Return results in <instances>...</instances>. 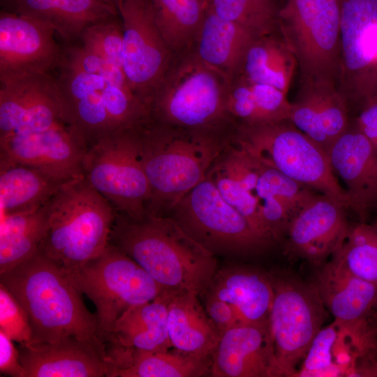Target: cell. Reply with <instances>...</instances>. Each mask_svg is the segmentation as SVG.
<instances>
[{"mask_svg": "<svg viewBox=\"0 0 377 377\" xmlns=\"http://www.w3.org/2000/svg\"><path fill=\"white\" fill-rule=\"evenodd\" d=\"M151 198L147 214L165 215L202 182L235 139L236 126L188 130L148 119L137 126Z\"/></svg>", "mask_w": 377, "mask_h": 377, "instance_id": "obj_1", "label": "cell"}, {"mask_svg": "<svg viewBox=\"0 0 377 377\" xmlns=\"http://www.w3.org/2000/svg\"><path fill=\"white\" fill-rule=\"evenodd\" d=\"M109 243L170 292L202 296L218 270L216 255L169 215L147 214L133 219L116 212Z\"/></svg>", "mask_w": 377, "mask_h": 377, "instance_id": "obj_2", "label": "cell"}, {"mask_svg": "<svg viewBox=\"0 0 377 377\" xmlns=\"http://www.w3.org/2000/svg\"><path fill=\"white\" fill-rule=\"evenodd\" d=\"M3 284L27 312L32 330L31 343H50L74 337L105 350L98 337L95 313L66 274L38 251L0 273Z\"/></svg>", "mask_w": 377, "mask_h": 377, "instance_id": "obj_3", "label": "cell"}, {"mask_svg": "<svg viewBox=\"0 0 377 377\" xmlns=\"http://www.w3.org/2000/svg\"><path fill=\"white\" fill-rule=\"evenodd\" d=\"M115 215L84 176L75 179L48 202V226L38 251L64 272L75 269L105 249Z\"/></svg>", "mask_w": 377, "mask_h": 377, "instance_id": "obj_4", "label": "cell"}, {"mask_svg": "<svg viewBox=\"0 0 377 377\" xmlns=\"http://www.w3.org/2000/svg\"><path fill=\"white\" fill-rule=\"evenodd\" d=\"M229 84L192 50L176 55L151 98L149 119L188 130L234 126L227 110Z\"/></svg>", "mask_w": 377, "mask_h": 377, "instance_id": "obj_5", "label": "cell"}, {"mask_svg": "<svg viewBox=\"0 0 377 377\" xmlns=\"http://www.w3.org/2000/svg\"><path fill=\"white\" fill-rule=\"evenodd\" d=\"M235 141L264 164L348 209L327 152L289 119L237 124Z\"/></svg>", "mask_w": 377, "mask_h": 377, "instance_id": "obj_6", "label": "cell"}, {"mask_svg": "<svg viewBox=\"0 0 377 377\" xmlns=\"http://www.w3.org/2000/svg\"><path fill=\"white\" fill-rule=\"evenodd\" d=\"M341 0H288L279 9V29L294 54L300 82L339 88Z\"/></svg>", "mask_w": 377, "mask_h": 377, "instance_id": "obj_7", "label": "cell"}, {"mask_svg": "<svg viewBox=\"0 0 377 377\" xmlns=\"http://www.w3.org/2000/svg\"><path fill=\"white\" fill-rule=\"evenodd\" d=\"M66 274L94 303L98 335L105 344L126 310L154 300L163 290L138 263L110 243L99 256Z\"/></svg>", "mask_w": 377, "mask_h": 377, "instance_id": "obj_8", "label": "cell"}, {"mask_svg": "<svg viewBox=\"0 0 377 377\" xmlns=\"http://www.w3.org/2000/svg\"><path fill=\"white\" fill-rule=\"evenodd\" d=\"M273 289L269 322L279 377H295L329 311L311 283L286 269L268 272Z\"/></svg>", "mask_w": 377, "mask_h": 377, "instance_id": "obj_9", "label": "cell"}, {"mask_svg": "<svg viewBox=\"0 0 377 377\" xmlns=\"http://www.w3.org/2000/svg\"><path fill=\"white\" fill-rule=\"evenodd\" d=\"M82 167L85 179L116 212L133 219L147 215L151 191L140 158L137 126L91 144Z\"/></svg>", "mask_w": 377, "mask_h": 377, "instance_id": "obj_10", "label": "cell"}, {"mask_svg": "<svg viewBox=\"0 0 377 377\" xmlns=\"http://www.w3.org/2000/svg\"><path fill=\"white\" fill-rule=\"evenodd\" d=\"M166 215L215 255L249 256L272 246L223 198L208 175Z\"/></svg>", "mask_w": 377, "mask_h": 377, "instance_id": "obj_11", "label": "cell"}, {"mask_svg": "<svg viewBox=\"0 0 377 377\" xmlns=\"http://www.w3.org/2000/svg\"><path fill=\"white\" fill-rule=\"evenodd\" d=\"M339 90L350 113L377 96V0H341Z\"/></svg>", "mask_w": 377, "mask_h": 377, "instance_id": "obj_12", "label": "cell"}, {"mask_svg": "<svg viewBox=\"0 0 377 377\" xmlns=\"http://www.w3.org/2000/svg\"><path fill=\"white\" fill-rule=\"evenodd\" d=\"M124 71L135 96L149 108L175 55L157 25L151 0H123Z\"/></svg>", "mask_w": 377, "mask_h": 377, "instance_id": "obj_13", "label": "cell"}, {"mask_svg": "<svg viewBox=\"0 0 377 377\" xmlns=\"http://www.w3.org/2000/svg\"><path fill=\"white\" fill-rule=\"evenodd\" d=\"M61 124H67L62 96L52 73L0 82V139L43 131Z\"/></svg>", "mask_w": 377, "mask_h": 377, "instance_id": "obj_14", "label": "cell"}, {"mask_svg": "<svg viewBox=\"0 0 377 377\" xmlns=\"http://www.w3.org/2000/svg\"><path fill=\"white\" fill-rule=\"evenodd\" d=\"M55 35L42 22L1 10L0 82L58 69L63 47Z\"/></svg>", "mask_w": 377, "mask_h": 377, "instance_id": "obj_15", "label": "cell"}, {"mask_svg": "<svg viewBox=\"0 0 377 377\" xmlns=\"http://www.w3.org/2000/svg\"><path fill=\"white\" fill-rule=\"evenodd\" d=\"M83 138L71 126L0 139V161L34 167L60 180L84 177L83 159L87 150Z\"/></svg>", "mask_w": 377, "mask_h": 377, "instance_id": "obj_16", "label": "cell"}, {"mask_svg": "<svg viewBox=\"0 0 377 377\" xmlns=\"http://www.w3.org/2000/svg\"><path fill=\"white\" fill-rule=\"evenodd\" d=\"M342 203L317 193L292 219L284 240L286 254L315 267L324 264L342 245L349 230Z\"/></svg>", "mask_w": 377, "mask_h": 377, "instance_id": "obj_17", "label": "cell"}, {"mask_svg": "<svg viewBox=\"0 0 377 377\" xmlns=\"http://www.w3.org/2000/svg\"><path fill=\"white\" fill-rule=\"evenodd\" d=\"M332 168L344 184L350 209L367 221L377 208V147L351 122L327 151Z\"/></svg>", "mask_w": 377, "mask_h": 377, "instance_id": "obj_18", "label": "cell"}, {"mask_svg": "<svg viewBox=\"0 0 377 377\" xmlns=\"http://www.w3.org/2000/svg\"><path fill=\"white\" fill-rule=\"evenodd\" d=\"M214 377H279L269 320L226 331L211 357Z\"/></svg>", "mask_w": 377, "mask_h": 377, "instance_id": "obj_19", "label": "cell"}, {"mask_svg": "<svg viewBox=\"0 0 377 377\" xmlns=\"http://www.w3.org/2000/svg\"><path fill=\"white\" fill-rule=\"evenodd\" d=\"M17 348L24 377L106 376L105 350L74 337Z\"/></svg>", "mask_w": 377, "mask_h": 377, "instance_id": "obj_20", "label": "cell"}, {"mask_svg": "<svg viewBox=\"0 0 377 377\" xmlns=\"http://www.w3.org/2000/svg\"><path fill=\"white\" fill-rule=\"evenodd\" d=\"M288 119L326 152L351 123L348 105L339 88L317 82H300Z\"/></svg>", "mask_w": 377, "mask_h": 377, "instance_id": "obj_21", "label": "cell"}, {"mask_svg": "<svg viewBox=\"0 0 377 377\" xmlns=\"http://www.w3.org/2000/svg\"><path fill=\"white\" fill-rule=\"evenodd\" d=\"M318 268L312 282L338 323H363L377 309V283L356 276L333 257Z\"/></svg>", "mask_w": 377, "mask_h": 377, "instance_id": "obj_22", "label": "cell"}, {"mask_svg": "<svg viewBox=\"0 0 377 377\" xmlns=\"http://www.w3.org/2000/svg\"><path fill=\"white\" fill-rule=\"evenodd\" d=\"M0 4L1 10L50 26L66 44L80 40L91 24L119 15L99 0H0Z\"/></svg>", "mask_w": 377, "mask_h": 377, "instance_id": "obj_23", "label": "cell"}, {"mask_svg": "<svg viewBox=\"0 0 377 377\" xmlns=\"http://www.w3.org/2000/svg\"><path fill=\"white\" fill-rule=\"evenodd\" d=\"M106 377H198L210 376L211 358L177 351H148L105 344Z\"/></svg>", "mask_w": 377, "mask_h": 377, "instance_id": "obj_24", "label": "cell"}, {"mask_svg": "<svg viewBox=\"0 0 377 377\" xmlns=\"http://www.w3.org/2000/svg\"><path fill=\"white\" fill-rule=\"evenodd\" d=\"M203 296L228 303L240 323H258L269 320L273 289L268 272L231 266L217 270Z\"/></svg>", "mask_w": 377, "mask_h": 377, "instance_id": "obj_25", "label": "cell"}, {"mask_svg": "<svg viewBox=\"0 0 377 377\" xmlns=\"http://www.w3.org/2000/svg\"><path fill=\"white\" fill-rule=\"evenodd\" d=\"M168 332L172 349L190 355L211 358L221 334L199 295L169 291Z\"/></svg>", "mask_w": 377, "mask_h": 377, "instance_id": "obj_26", "label": "cell"}, {"mask_svg": "<svg viewBox=\"0 0 377 377\" xmlns=\"http://www.w3.org/2000/svg\"><path fill=\"white\" fill-rule=\"evenodd\" d=\"M256 38L244 27L219 17L207 6L192 50L203 63L230 82Z\"/></svg>", "mask_w": 377, "mask_h": 377, "instance_id": "obj_27", "label": "cell"}, {"mask_svg": "<svg viewBox=\"0 0 377 377\" xmlns=\"http://www.w3.org/2000/svg\"><path fill=\"white\" fill-rule=\"evenodd\" d=\"M169 295L163 290L154 300L126 310L114 323L107 342L148 351L172 348L168 332Z\"/></svg>", "mask_w": 377, "mask_h": 377, "instance_id": "obj_28", "label": "cell"}, {"mask_svg": "<svg viewBox=\"0 0 377 377\" xmlns=\"http://www.w3.org/2000/svg\"><path fill=\"white\" fill-rule=\"evenodd\" d=\"M73 181L58 179L24 164L0 161L1 217L43 206Z\"/></svg>", "mask_w": 377, "mask_h": 377, "instance_id": "obj_29", "label": "cell"}, {"mask_svg": "<svg viewBox=\"0 0 377 377\" xmlns=\"http://www.w3.org/2000/svg\"><path fill=\"white\" fill-rule=\"evenodd\" d=\"M297 71L295 57L278 31L251 43L234 78L271 85L287 94Z\"/></svg>", "mask_w": 377, "mask_h": 377, "instance_id": "obj_30", "label": "cell"}, {"mask_svg": "<svg viewBox=\"0 0 377 377\" xmlns=\"http://www.w3.org/2000/svg\"><path fill=\"white\" fill-rule=\"evenodd\" d=\"M48 217V202L31 212L1 217L0 273L38 251L47 229Z\"/></svg>", "mask_w": 377, "mask_h": 377, "instance_id": "obj_31", "label": "cell"}, {"mask_svg": "<svg viewBox=\"0 0 377 377\" xmlns=\"http://www.w3.org/2000/svg\"><path fill=\"white\" fill-rule=\"evenodd\" d=\"M157 25L176 56L192 50L207 3L203 0H151Z\"/></svg>", "mask_w": 377, "mask_h": 377, "instance_id": "obj_32", "label": "cell"}, {"mask_svg": "<svg viewBox=\"0 0 377 377\" xmlns=\"http://www.w3.org/2000/svg\"><path fill=\"white\" fill-rule=\"evenodd\" d=\"M331 257L356 276L377 283V222L350 224L342 245Z\"/></svg>", "mask_w": 377, "mask_h": 377, "instance_id": "obj_33", "label": "cell"}, {"mask_svg": "<svg viewBox=\"0 0 377 377\" xmlns=\"http://www.w3.org/2000/svg\"><path fill=\"white\" fill-rule=\"evenodd\" d=\"M219 17L235 22L259 37L279 31V12L274 0H207Z\"/></svg>", "mask_w": 377, "mask_h": 377, "instance_id": "obj_34", "label": "cell"}, {"mask_svg": "<svg viewBox=\"0 0 377 377\" xmlns=\"http://www.w3.org/2000/svg\"><path fill=\"white\" fill-rule=\"evenodd\" d=\"M80 41L86 48L124 70V30L119 15L91 24Z\"/></svg>", "mask_w": 377, "mask_h": 377, "instance_id": "obj_35", "label": "cell"}, {"mask_svg": "<svg viewBox=\"0 0 377 377\" xmlns=\"http://www.w3.org/2000/svg\"><path fill=\"white\" fill-rule=\"evenodd\" d=\"M337 332L338 326L334 320L319 330L295 377L342 376L333 357Z\"/></svg>", "mask_w": 377, "mask_h": 377, "instance_id": "obj_36", "label": "cell"}, {"mask_svg": "<svg viewBox=\"0 0 377 377\" xmlns=\"http://www.w3.org/2000/svg\"><path fill=\"white\" fill-rule=\"evenodd\" d=\"M59 68L101 76L110 82L133 93L124 70L82 45L66 44L63 47V57Z\"/></svg>", "mask_w": 377, "mask_h": 377, "instance_id": "obj_37", "label": "cell"}, {"mask_svg": "<svg viewBox=\"0 0 377 377\" xmlns=\"http://www.w3.org/2000/svg\"><path fill=\"white\" fill-rule=\"evenodd\" d=\"M0 331L20 345L31 343L32 330L27 312L13 294L1 283Z\"/></svg>", "mask_w": 377, "mask_h": 377, "instance_id": "obj_38", "label": "cell"}, {"mask_svg": "<svg viewBox=\"0 0 377 377\" xmlns=\"http://www.w3.org/2000/svg\"><path fill=\"white\" fill-rule=\"evenodd\" d=\"M204 306L221 336L228 330L240 323L234 309L219 299L203 296Z\"/></svg>", "mask_w": 377, "mask_h": 377, "instance_id": "obj_39", "label": "cell"}, {"mask_svg": "<svg viewBox=\"0 0 377 377\" xmlns=\"http://www.w3.org/2000/svg\"><path fill=\"white\" fill-rule=\"evenodd\" d=\"M0 331V372L12 377H24L17 347Z\"/></svg>", "mask_w": 377, "mask_h": 377, "instance_id": "obj_40", "label": "cell"}, {"mask_svg": "<svg viewBox=\"0 0 377 377\" xmlns=\"http://www.w3.org/2000/svg\"><path fill=\"white\" fill-rule=\"evenodd\" d=\"M364 357L371 362L374 371V376L377 377V338L374 340L371 348L364 355Z\"/></svg>", "mask_w": 377, "mask_h": 377, "instance_id": "obj_41", "label": "cell"}, {"mask_svg": "<svg viewBox=\"0 0 377 377\" xmlns=\"http://www.w3.org/2000/svg\"><path fill=\"white\" fill-rule=\"evenodd\" d=\"M369 324L372 339L374 340L375 338H377V309L369 317Z\"/></svg>", "mask_w": 377, "mask_h": 377, "instance_id": "obj_42", "label": "cell"}, {"mask_svg": "<svg viewBox=\"0 0 377 377\" xmlns=\"http://www.w3.org/2000/svg\"><path fill=\"white\" fill-rule=\"evenodd\" d=\"M104 3L110 5L117 9L119 11V9L122 3L123 0H99Z\"/></svg>", "mask_w": 377, "mask_h": 377, "instance_id": "obj_43", "label": "cell"}]
</instances>
